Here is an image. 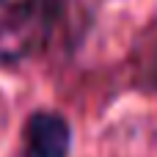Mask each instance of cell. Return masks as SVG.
I'll list each match as a JSON object with an SVG mask.
<instances>
[{"label": "cell", "instance_id": "cell-1", "mask_svg": "<svg viewBox=\"0 0 157 157\" xmlns=\"http://www.w3.org/2000/svg\"><path fill=\"white\" fill-rule=\"evenodd\" d=\"M63 17V0H0V66L41 52Z\"/></svg>", "mask_w": 157, "mask_h": 157}, {"label": "cell", "instance_id": "cell-2", "mask_svg": "<svg viewBox=\"0 0 157 157\" xmlns=\"http://www.w3.org/2000/svg\"><path fill=\"white\" fill-rule=\"evenodd\" d=\"M72 124L58 110H33L22 124V157H69Z\"/></svg>", "mask_w": 157, "mask_h": 157}, {"label": "cell", "instance_id": "cell-3", "mask_svg": "<svg viewBox=\"0 0 157 157\" xmlns=\"http://www.w3.org/2000/svg\"><path fill=\"white\" fill-rule=\"evenodd\" d=\"M144 86L157 94V47L149 52V58L144 63Z\"/></svg>", "mask_w": 157, "mask_h": 157}]
</instances>
